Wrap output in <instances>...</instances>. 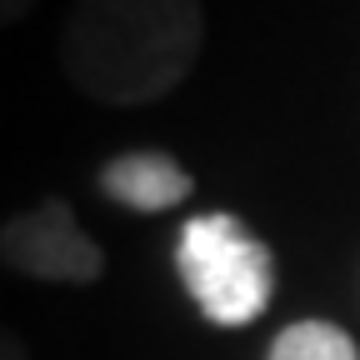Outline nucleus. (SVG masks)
I'll use <instances>...</instances> for the list:
<instances>
[{"instance_id":"1","label":"nucleus","mask_w":360,"mask_h":360,"mask_svg":"<svg viewBox=\"0 0 360 360\" xmlns=\"http://www.w3.org/2000/svg\"><path fill=\"white\" fill-rule=\"evenodd\" d=\"M200 0H75L60 25V65L101 105H155L200 60Z\"/></svg>"},{"instance_id":"2","label":"nucleus","mask_w":360,"mask_h":360,"mask_svg":"<svg viewBox=\"0 0 360 360\" xmlns=\"http://www.w3.org/2000/svg\"><path fill=\"white\" fill-rule=\"evenodd\" d=\"M175 265H180V281H186L195 310L225 330L260 321L270 305V290H276L270 245L255 240L225 210H205L186 220V231L175 240Z\"/></svg>"},{"instance_id":"3","label":"nucleus","mask_w":360,"mask_h":360,"mask_svg":"<svg viewBox=\"0 0 360 360\" xmlns=\"http://www.w3.org/2000/svg\"><path fill=\"white\" fill-rule=\"evenodd\" d=\"M0 265L45 285H96L105 276V250L80 231L65 195H45L40 205L0 220Z\"/></svg>"},{"instance_id":"4","label":"nucleus","mask_w":360,"mask_h":360,"mask_svg":"<svg viewBox=\"0 0 360 360\" xmlns=\"http://www.w3.org/2000/svg\"><path fill=\"white\" fill-rule=\"evenodd\" d=\"M96 186L115 205H125V210L160 215V210L186 205L191 191H195V180H191L186 165H180L175 155H165V150H125V155H115V160L101 165Z\"/></svg>"},{"instance_id":"5","label":"nucleus","mask_w":360,"mask_h":360,"mask_svg":"<svg viewBox=\"0 0 360 360\" xmlns=\"http://www.w3.org/2000/svg\"><path fill=\"white\" fill-rule=\"evenodd\" d=\"M265 360H360L355 340L330 321H295L270 340Z\"/></svg>"},{"instance_id":"6","label":"nucleus","mask_w":360,"mask_h":360,"mask_svg":"<svg viewBox=\"0 0 360 360\" xmlns=\"http://www.w3.org/2000/svg\"><path fill=\"white\" fill-rule=\"evenodd\" d=\"M0 360H30L25 340H20L15 330H6V326H0Z\"/></svg>"},{"instance_id":"7","label":"nucleus","mask_w":360,"mask_h":360,"mask_svg":"<svg viewBox=\"0 0 360 360\" xmlns=\"http://www.w3.org/2000/svg\"><path fill=\"white\" fill-rule=\"evenodd\" d=\"M30 11H35V0H0V30L15 25V20H25Z\"/></svg>"}]
</instances>
